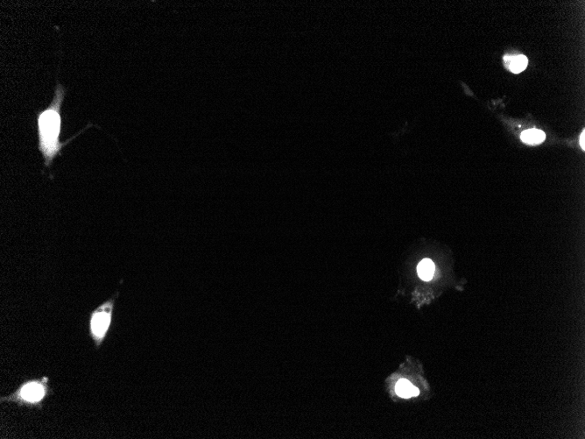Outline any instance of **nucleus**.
<instances>
[{
  "label": "nucleus",
  "mask_w": 585,
  "mask_h": 439,
  "mask_svg": "<svg viewBox=\"0 0 585 439\" xmlns=\"http://www.w3.org/2000/svg\"><path fill=\"white\" fill-rule=\"evenodd\" d=\"M66 90L58 83L56 86L53 101L47 109L37 114L39 150L44 158L45 166L49 168L54 160L61 153L65 145L60 139L62 132V107L64 101Z\"/></svg>",
  "instance_id": "nucleus-1"
},
{
  "label": "nucleus",
  "mask_w": 585,
  "mask_h": 439,
  "mask_svg": "<svg viewBox=\"0 0 585 439\" xmlns=\"http://www.w3.org/2000/svg\"><path fill=\"white\" fill-rule=\"evenodd\" d=\"M114 301V298H112L101 304L92 312L91 317V333L97 346L102 344L109 330L112 323Z\"/></svg>",
  "instance_id": "nucleus-2"
},
{
  "label": "nucleus",
  "mask_w": 585,
  "mask_h": 439,
  "mask_svg": "<svg viewBox=\"0 0 585 439\" xmlns=\"http://www.w3.org/2000/svg\"><path fill=\"white\" fill-rule=\"evenodd\" d=\"M47 392L46 381L36 380L25 384L18 392V397L21 401L25 402H39L41 401Z\"/></svg>",
  "instance_id": "nucleus-3"
},
{
  "label": "nucleus",
  "mask_w": 585,
  "mask_h": 439,
  "mask_svg": "<svg viewBox=\"0 0 585 439\" xmlns=\"http://www.w3.org/2000/svg\"><path fill=\"white\" fill-rule=\"evenodd\" d=\"M504 61L506 62V65L508 67L509 69L515 74L521 73L524 69H526L527 63H528L527 58L522 55L515 56H506L504 57Z\"/></svg>",
  "instance_id": "nucleus-4"
},
{
  "label": "nucleus",
  "mask_w": 585,
  "mask_h": 439,
  "mask_svg": "<svg viewBox=\"0 0 585 439\" xmlns=\"http://www.w3.org/2000/svg\"><path fill=\"white\" fill-rule=\"evenodd\" d=\"M396 393H397L398 395H400V397L410 398L412 396L419 395L420 391L416 387L413 386L410 381L405 380V379H401L398 381L397 385H396Z\"/></svg>",
  "instance_id": "nucleus-5"
},
{
  "label": "nucleus",
  "mask_w": 585,
  "mask_h": 439,
  "mask_svg": "<svg viewBox=\"0 0 585 439\" xmlns=\"http://www.w3.org/2000/svg\"><path fill=\"white\" fill-rule=\"evenodd\" d=\"M435 269V264L431 259H424L418 265V274L421 280L428 282L432 280V278L434 277Z\"/></svg>",
  "instance_id": "nucleus-6"
},
{
  "label": "nucleus",
  "mask_w": 585,
  "mask_h": 439,
  "mask_svg": "<svg viewBox=\"0 0 585 439\" xmlns=\"http://www.w3.org/2000/svg\"><path fill=\"white\" fill-rule=\"evenodd\" d=\"M546 138L545 133L538 129L526 130L521 133V139L526 144L537 145L540 144Z\"/></svg>",
  "instance_id": "nucleus-7"
},
{
  "label": "nucleus",
  "mask_w": 585,
  "mask_h": 439,
  "mask_svg": "<svg viewBox=\"0 0 585 439\" xmlns=\"http://www.w3.org/2000/svg\"><path fill=\"white\" fill-rule=\"evenodd\" d=\"M584 142L585 131H583V132L582 133V134H581V136H580V145H581V147H582V148L583 149V150L585 149Z\"/></svg>",
  "instance_id": "nucleus-8"
}]
</instances>
